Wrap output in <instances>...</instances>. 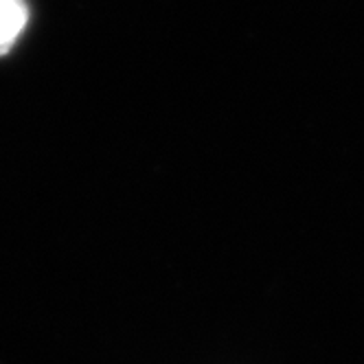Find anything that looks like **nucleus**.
I'll return each instance as SVG.
<instances>
[{
	"instance_id": "nucleus-1",
	"label": "nucleus",
	"mask_w": 364,
	"mask_h": 364,
	"mask_svg": "<svg viewBox=\"0 0 364 364\" xmlns=\"http://www.w3.org/2000/svg\"><path fill=\"white\" fill-rule=\"evenodd\" d=\"M29 22L24 0H0V58L7 55Z\"/></svg>"
}]
</instances>
